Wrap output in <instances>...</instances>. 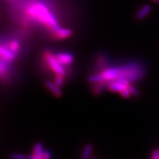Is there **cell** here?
I'll return each mask as SVG.
<instances>
[{
  "instance_id": "cell-16",
  "label": "cell",
  "mask_w": 159,
  "mask_h": 159,
  "mask_svg": "<svg viewBox=\"0 0 159 159\" xmlns=\"http://www.w3.org/2000/svg\"><path fill=\"white\" fill-rule=\"evenodd\" d=\"M120 94L121 96L122 97H124V98H129L131 96V94L130 92V91H129V89L128 87L127 88H125V89H123L122 91H120Z\"/></svg>"
},
{
  "instance_id": "cell-8",
  "label": "cell",
  "mask_w": 159,
  "mask_h": 159,
  "mask_svg": "<svg viewBox=\"0 0 159 159\" xmlns=\"http://www.w3.org/2000/svg\"><path fill=\"white\" fill-rule=\"evenodd\" d=\"M127 87H128L127 85L118 82L117 80L111 81L108 84V89L111 91H113V92H120Z\"/></svg>"
},
{
  "instance_id": "cell-12",
  "label": "cell",
  "mask_w": 159,
  "mask_h": 159,
  "mask_svg": "<svg viewBox=\"0 0 159 159\" xmlns=\"http://www.w3.org/2000/svg\"><path fill=\"white\" fill-rule=\"evenodd\" d=\"M43 144L41 143H36L33 148V154L37 155V156H42L43 152Z\"/></svg>"
},
{
  "instance_id": "cell-13",
  "label": "cell",
  "mask_w": 159,
  "mask_h": 159,
  "mask_svg": "<svg viewBox=\"0 0 159 159\" xmlns=\"http://www.w3.org/2000/svg\"><path fill=\"white\" fill-rule=\"evenodd\" d=\"M7 48L13 52L15 54H17L19 49V43L17 41H12L10 42Z\"/></svg>"
},
{
  "instance_id": "cell-18",
  "label": "cell",
  "mask_w": 159,
  "mask_h": 159,
  "mask_svg": "<svg viewBox=\"0 0 159 159\" xmlns=\"http://www.w3.org/2000/svg\"><path fill=\"white\" fill-rule=\"evenodd\" d=\"M151 159H159V150L152 151V155H151Z\"/></svg>"
},
{
  "instance_id": "cell-21",
  "label": "cell",
  "mask_w": 159,
  "mask_h": 159,
  "mask_svg": "<svg viewBox=\"0 0 159 159\" xmlns=\"http://www.w3.org/2000/svg\"><path fill=\"white\" fill-rule=\"evenodd\" d=\"M154 2H159V0H153Z\"/></svg>"
},
{
  "instance_id": "cell-4",
  "label": "cell",
  "mask_w": 159,
  "mask_h": 159,
  "mask_svg": "<svg viewBox=\"0 0 159 159\" xmlns=\"http://www.w3.org/2000/svg\"><path fill=\"white\" fill-rule=\"evenodd\" d=\"M0 55H1V58L6 60L9 62L14 59L15 57L16 56V54H15L13 52H12L7 47H4L3 45H2L0 47Z\"/></svg>"
},
{
  "instance_id": "cell-19",
  "label": "cell",
  "mask_w": 159,
  "mask_h": 159,
  "mask_svg": "<svg viewBox=\"0 0 159 159\" xmlns=\"http://www.w3.org/2000/svg\"><path fill=\"white\" fill-rule=\"evenodd\" d=\"M26 159H43L42 156H37V155H30V156H26Z\"/></svg>"
},
{
  "instance_id": "cell-10",
  "label": "cell",
  "mask_w": 159,
  "mask_h": 159,
  "mask_svg": "<svg viewBox=\"0 0 159 159\" xmlns=\"http://www.w3.org/2000/svg\"><path fill=\"white\" fill-rule=\"evenodd\" d=\"M89 81L91 83H96V84L103 82H107L105 80L104 77H103L102 74H95L91 75L89 77Z\"/></svg>"
},
{
  "instance_id": "cell-11",
  "label": "cell",
  "mask_w": 159,
  "mask_h": 159,
  "mask_svg": "<svg viewBox=\"0 0 159 159\" xmlns=\"http://www.w3.org/2000/svg\"><path fill=\"white\" fill-rule=\"evenodd\" d=\"M92 151H93L92 145L90 144H86L83 150L81 158H82V159H89L90 158L91 153H92Z\"/></svg>"
},
{
  "instance_id": "cell-20",
  "label": "cell",
  "mask_w": 159,
  "mask_h": 159,
  "mask_svg": "<svg viewBox=\"0 0 159 159\" xmlns=\"http://www.w3.org/2000/svg\"><path fill=\"white\" fill-rule=\"evenodd\" d=\"M43 159H51L52 156L50 152L48 150H44L43 152Z\"/></svg>"
},
{
  "instance_id": "cell-17",
  "label": "cell",
  "mask_w": 159,
  "mask_h": 159,
  "mask_svg": "<svg viewBox=\"0 0 159 159\" xmlns=\"http://www.w3.org/2000/svg\"><path fill=\"white\" fill-rule=\"evenodd\" d=\"M11 159H26V156L21 153H13L11 156Z\"/></svg>"
},
{
  "instance_id": "cell-6",
  "label": "cell",
  "mask_w": 159,
  "mask_h": 159,
  "mask_svg": "<svg viewBox=\"0 0 159 159\" xmlns=\"http://www.w3.org/2000/svg\"><path fill=\"white\" fill-rule=\"evenodd\" d=\"M106 81L116 80L118 78V72L116 68H110L105 70L102 73Z\"/></svg>"
},
{
  "instance_id": "cell-7",
  "label": "cell",
  "mask_w": 159,
  "mask_h": 159,
  "mask_svg": "<svg viewBox=\"0 0 159 159\" xmlns=\"http://www.w3.org/2000/svg\"><path fill=\"white\" fill-rule=\"evenodd\" d=\"M45 86L54 96L57 97L62 96V91L61 90V88L57 86L55 83L51 82V81H47L45 83Z\"/></svg>"
},
{
  "instance_id": "cell-3",
  "label": "cell",
  "mask_w": 159,
  "mask_h": 159,
  "mask_svg": "<svg viewBox=\"0 0 159 159\" xmlns=\"http://www.w3.org/2000/svg\"><path fill=\"white\" fill-rule=\"evenodd\" d=\"M56 58L58 60V61L63 65H69L73 63L74 61V57L71 54L69 53H58L55 55Z\"/></svg>"
},
{
  "instance_id": "cell-1",
  "label": "cell",
  "mask_w": 159,
  "mask_h": 159,
  "mask_svg": "<svg viewBox=\"0 0 159 159\" xmlns=\"http://www.w3.org/2000/svg\"><path fill=\"white\" fill-rule=\"evenodd\" d=\"M28 13L30 15L39 20L43 25L48 26L52 31L60 27L57 25V20L55 19L54 16L52 14L45 6L40 4L32 5L29 7Z\"/></svg>"
},
{
  "instance_id": "cell-15",
  "label": "cell",
  "mask_w": 159,
  "mask_h": 159,
  "mask_svg": "<svg viewBox=\"0 0 159 159\" xmlns=\"http://www.w3.org/2000/svg\"><path fill=\"white\" fill-rule=\"evenodd\" d=\"M128 88L129 89V91H130L131 95H133V96H135V97H139L140 96V92H139V90H137V89L135 88L134 86H133L132 85H129L128 86Z\"/></svg>"
},
{
  "instance_id": "cell-9",
  "label": "cell",
  "mask_w": 159,
  "mask_h": 159,
  "mask_svg": "<svg viewBox=\"0 0 159 159\" xmlns=\"http://www.w3.org/2000/svg\"><path fill=\"white\" fill-rule=\"evenodd\" d=\"M150 11H151L150 5H146L143 6L142 8L139 10L138 14H137V18H138V19H143L144 18L146 17L149 13H150Z\"/></svg>"
},
{
  "instance_id": "cell-22",
  "label": "cell",
  "mask_w": 159,
  "mask_h": 159,
  "mask_svg": "<svg viewBox=\"0 0 159 159\" xmlns=\"http://www.w3.org/2000/svg\"><path fill=\"white\" fill-rule=\"evenodd\" d=\"M91 159H95V158H91Z\"/></svg>"
},
{
  "instance_id": "cell-2",
  "label": "cell",
  "mask_w": 159,
  "mask_h": 159,
  "mask_svg": "<svg viewBox=\"0 0 159 159\" xmlns=\"http://www.w3.org/2000/svg\"><path fill=\"white\" fill-rule=\"evenodd\" d=\"M45 59L49 67L52 70L53 72L56 75H61L65 77L66 71L63 68V65L59 62L58 60L56 58L55 55H52L50 52L45 53Z\"/></svg>"
},
{
  "instance_id": "cell-5",
  "label": "cell",
  "mask_w": 159,
  "mask_h": 159,
  "mask_svg": "<svg viewBox=\"0 0 159 159\" xmlns=\"http://www.w3.org/2000/svg\"><path fill=\"white\" fill-rule=\"evenodd\" d=\"M54 33L55 36L58 39H66L69 36H71L72 34V32L71 30L66 29V28H62V27H59L55 30L52 31Z\"/></svg>"
},
{
  "instance_id": "cell-14",
  "label": "cell",
  "mask_w": 159,
  "mask_h": 159,
  "mask_svg": "<svg viewBox=\"0 0 159 159\" xmlns=\"http://www.w3.org/2000/svg\"><path fill=\"white\" fill-rule=\"evenodd\" d=\"M63 77H64L61 76V75H56L55 78L54 83L60 88H61L63 85Z\"/></svg>"
}]
</instances>
